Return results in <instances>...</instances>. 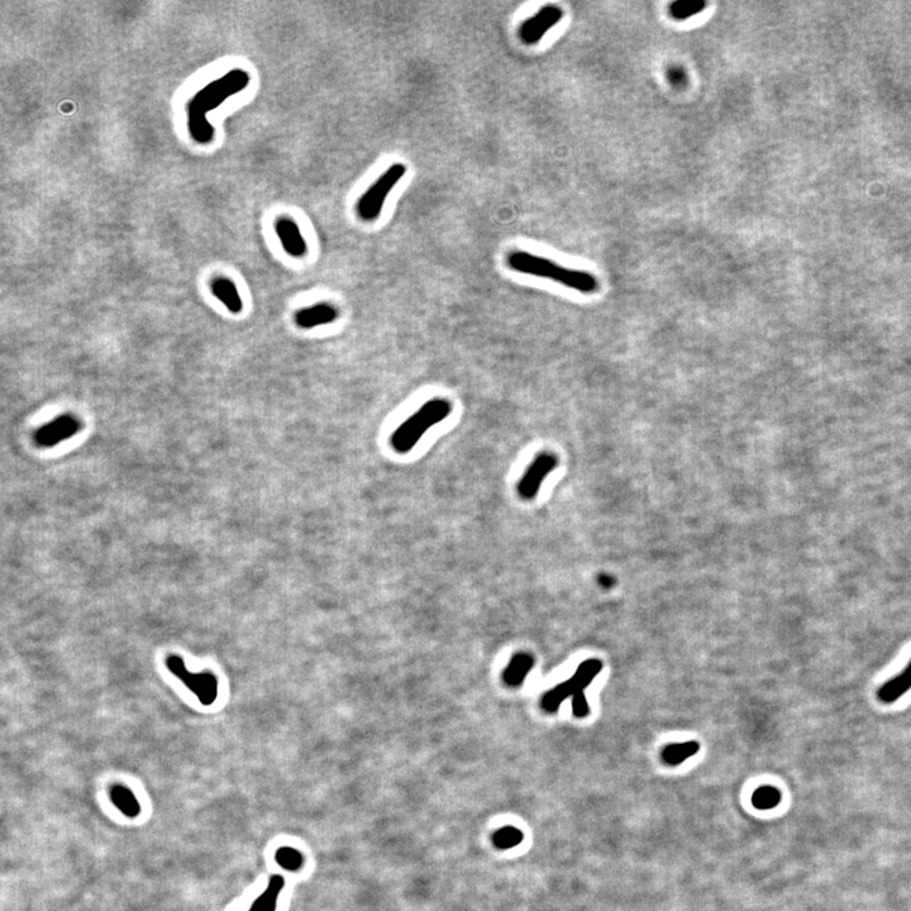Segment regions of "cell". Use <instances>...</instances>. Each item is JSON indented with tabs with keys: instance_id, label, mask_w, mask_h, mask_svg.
<instances>
[{
	"instance_id": "1",
	"label": "cell",
	"mask_w": 911,
	"mask_h": 911,
	"mask_svg": "<svg viewBox=\"0 0 911 911\" xmlns=\"http://www.w3.org/2000/svg\"><path fill=\"white\" fill-rule=\"evenodd\" d=\"M251 76L243 69H232L215 79L191 98L188 104V128L191 138L199 145L214 141L215 129L208 120V113L222 106L228 98L246 90Z\"/></svg>"
},
{
	"instance_id": "23",
	"label": "cell",
	"mask_w": 911,
	"mask_h": 911,
	"mask_svg": "<svg viewBox=\"0 0 911 911\" xmlns=\"http://www.w3.org/2000/svg\"><path fill=\"white\" fill-rule=\"evenodd\" d=\"M598 581H599V585H600L601 587H604V589H610V587L614 586L615 584L614 577L610 576V575H607V573H602V575H600Z\"/></svg>"
},
{
	"instance_id": "16",
	"label": "cell",
	"mask_w": 911,
	"mask_h": 911,
	"mask_svg": "<svg viewBox=\"0 0 911 911\" xmlns=\"http://www.w3.org/2000/svg\"><path fill=\"white\" fill-rule=\"evenodd\" d=\"M285 886L283 877L276 875L271 877L266 891L257 897L248 911H275L277 898Z\"/></svg>"
},
{
	"instance_id": "18",
	"label": "cell",
	"mask_w": 911,
	"mask_h": 911,
	"mask_svg": "<svg viewBox=\"0 0 911 911\" xmlns=\"http://www.w3.org/2000/svg\"><path fill=\"white\" fill-rule=\"evenodd\" d=\"M781 801V794L780 791L771 787V786H762L757 789L756 792L752 796V803L760 810H770L775 806L778 805Z\"/></svg>"
},
{
	"instance_id": "15",
	"label": "cell",
	"mask_w": 911,
	"mask_h": 911,
	"mask_svg": "<svg viewBox=\"0 0 911 911\" xmlns=\"http://www.w3.org/2000/svg\"><path fill=\"white\" fill-rule=\"evenodd\" d=\"M109 795L114 805L117 806L128 818H136L141 812V807L136 798L135 794L126 786L114 785L110 789Z\"/></svg>"
},
{
	"instance_id": "9",
	"label": "cell",
	"mask_w": 911,
	"mask_h": 911,
	"mask_svg": "<svg viewBox=\"0 0 911 911\" xmlns=\"http://www.w3.org/2000/svg\"><path fill=\"white\" fill-rule=\"evenodd\" d=\"M562 17H564V10L561 8L555 6L542 8L537 15L530 17V19H527L522 24L519 31L522 41L527 44H536L539 42L543 38V35L562 19Z\"/></svg>"
},
{
	"instance_id": "3",
	"label": "cell",
	"mask_w": 911,
	"mask_h": 911,
	"mask_svg": "<svg viewBox=\"0 0 911 911\" xmlns=\"http://www.w3.org/2000/svg\"><path fill=\"white\" fill-rule=\"evenodd\" d=\"M452 413V404L445 399H433L424 404L417 413L408 418L391 436V445L396 452L408 453L418 445L424 434L436 424L443 422Z\"/></svg>"
},
{
	"instance_id": "17",
	"label": "cell",
	"mask_w": 911,
	"mask_h": 911,
	"mask_svg": "<svg viewBox=\"0 0 911 911\" xmlns=\"http://www.w3.org/2000/svg\"><path fill=\"white\" fill-rule=\"evenodd\" d=\"M700 744L698 742L675 743L664 749L662 758L670 766H678L690 757L695 756L699 752Z\"/></svg>"
},
{
	"instance_id": "12",
	"label": "cell",
	"mask_w": 911,
	"mask_h": 911,
	"mask_svg": "<svg viewBox=\"0 0 911 911\" xmlns=\"http://www.w3.org/2000/svg\"><path fill=\"white\" fill-rule=\"evenodd\" d=\"M911 690V661L904 671L897 675L878 690V699L883 704H892Z\"/></svg>"
},
{
	"instance_id": "6",
	"label": "cell",
	"mask_w": 911,
	"mask_h": 911,
	"mask_svg": "<svg viewBox=\"0 0 911 911\" xmlns=\"http://www.w3.org/2000/svg\"><path fill=\"white\" fill-rule=\"evenodd\" d=\"M165 664L167 670L197 696L202 705L211 707L215 703L218 698V678L214 673L189 671L184 659L177 655H169Z\"/></svg>"
},
{
	"instance_id": "22",
	"label": "cell",
	"mask_w": 911,
	"mask_h": 911,
	"mask_svg": "<svg viewBox=\"0 0 911 911\" xmlns=\"http://www.w3.org/2000/svg\"><path fill=\"white\" fill-rule=\"evenodd\" d=\"M667 79L675 88H682L687 83V75L685 70L680 66H671L667 70Z\"/></svg>"
},
{
	"instance_id": "13",
	"label": "cell",
	"mask_w": 911,
	"mask_h": 911,
	"mask_svg": "<svg viewBox=\"0 0 911 911\" xmlns=\"http://www.w3.org/2000/svg\"><path fill=\"white\" fill-rule=\"evenodd\" d=\"M212 293L214 297L224 304L228 311L233 314H238L243 309V303L240 293L233 281L226 277H218L212 283Z\"/></svg>"
},
{
	"instance_id": "4",
	"label": "cell",
	"mask_w": 911,
	"mask_h": 911,
	"mask_svg": "<svg viewBox=\"0 0 911 911\" xmlns=\"http://www.w3.org/2000/svg\"><path fill=\"white\" fill-rule=\"evenodd\" d=\"M601 670H602V662L600 659L593 658L582 662L573 673V678L559 685L555 686L544 695L542 699V707L547 713H556L567 698L573 696V699H575L577 696L585 695V689L593 682V678L600 673Z\"/></svg>"
},
{
	"instance_id": "11",
	"label": "cell",
	"mask_w": 911,
	"mask_h": 911,
	"mask_svg": "<svg viewBox=\"0 0 911 911\" xmlns=\"http://www.w3.org/2000/svg\"><path fill=\"white\" fill-rule=\"evenodd\" d=\"M339 311L331 303H318L297 311L295 323L303 329H311L319 325H327L337 320Z\"/></svg>"
},
{
	"instance_id": "7",
	"label": "cell",
	"mask_w": 911,
	"mask_h": 911,
	"mask_svg": "<svg viewBox=\"0 0 911 911\" xmlns=\"http://www.w3.org/2000/svg\"><path fill=\"white\" fill-rule=\"evenodd\" d=\"M558 459L555 453L541 452L530 462L523 477L518 484V494L524 500H532L537 496L544 480L557 467Z\"/></svg>"
},
{
	"instance_id": "10",
	"label": "cell",
	"mask_w": 911,
	"mask_h": 911,
	"mask_svg": "<svg viewBox=\"0 0 911 911\" xmlns=\"http://www.w3.org/2000/svg\"><path fill=\"white\" fill-rule=\"evenodd\" d=\"M276 234L283 245L286 254L293 257H303L306 254L308 246L295 220L280 218L275 224Z\"/></svg>"
},
{
	"instance_id": "20",
	"label": "cell",
	"mask_w": 911,
	"mask_h": 911,
	"mask_svg": "<svg viewBox=\"0 0 911 911\" xmlns=\"http://www.w3.org/2000/svg\"><path fill=\"white\" fill-rule=\"evenodd\" d=\"M494 844L500 849L516 847L523 841V834L516 828H502L494 834Z\"/></svg>"
},
{
	"instance_id": "5",
	"label": "cell",
	"mask_w": 911,
	"mask_h": 911,
	"mask_svg": "<svg viewBox=\"0 0 911 911\" xmlns=\"http://www.w3.org/2000/svg\"><path fill=\"white\" fill-rule=\"evenodd\" d=\"M407 174V166L403 163H394L385 172H382L374 184L361 197L357 204L359 215L366 222L377 220L390 192Z\"/></svg>"
},
{
	"instance_id": "8",
	"label": "cell",
	"mask_w": 911,
	"mask_h": 911,
	"mask_svg": "<svg viewBox=\"0 0 911 911\" xmlns=\"http://www.w3.org/2000/svg\"><path fill=\"white\" fill-rule=\"evenodd\" d=\"M81 428L83 424L78 418L71 414H64L35 431V445L42 448L55 447L61 442L72 438Z\"/></svg>"
},
{
	"instance_id": "14",
	"label": "cell",
	"mask_w": 911,
	"mask_h": 911,
	"mask_svg": "<svg viewBox=\"0 0 911 911\" xmlns=\"http://www.w3.org/2000/svg\"><path fill=\"white\" fill-rule=\"evenodd\" d=\"M533 664H534V658L530 656V653H524V652L518 653L511 658L508 667L504 671L502 675L504 682L510 687L522 685L530 670L533 668Z\"/></svg>"
},
{
	"instance_id": "2",
	"label": "cell",
	"mask_w": 911,
	"mask_h": 911,
	"mask_svg": "<svg viewBox=\"0 0 911 911\" xmlns=\"http://www.w3.org/2000/svg\"><path fill=\"white\" fill-rule=\"evenodd\" d=\"M508 265L510 269L518 272L548 279L582 294H593L599 289V283L596 277L591 275L590 272L567 269L548 258L539 257L530 252H524V251L511 252L508 256Z\"/></svg>"
},
{
	"instance_id": "21",
	"label": "cell",
	"mask_w": 911,
	"mask_h": 911,
	"mask_svg": "<svg viewBox=\"0 0 911 911\" xmlns=\"http://www.w3.org/2000/svg\"><path fill=\"white\" fill-rule=\"evenodd\" d=\"M276 862L290 872H295L303 866V855L294 848H280L276 853Z\"/></svg>"
},
{
	"instance_id": "19",
	"label": "cell",
	"mask_w": 911,
	"mask_h": 911,
	"mask_svg": "<svg viewBox=\"0 0 911 911\" xmlns=\"http://www.w3.org/2000/svg\"><path fill=\"white\" fill-rule=\"evenodd\" d=\"M705 7V1H675L670 6V15L678 21H684L699 15Z\"/></svg>"
}]
</instances>
